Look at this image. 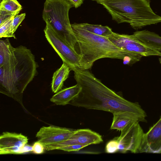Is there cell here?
I'll use <instances>...</instances> for the list:
<instances>
[{
  "instance_id": "1",
  "label": "cell",
  "mask_w": 161,
  "mask_h": 161,
  "mask_svg": "<svg viewBox=\"0 0 161 161\" xmlns=\"http://www.w3.org/2000/svg\"><path fill=\"white\" fill-rule=\"evenodd\" d=\"M74 71V78L82 89L69 104L113 114L124 113L139 122H147V114L138 103L130 101L118 94L103 84L88 69L78 68Z\"/></svg>"
},
{
  "instance_id": "2",
  "label": "cell",
  "mask_w": 161,
  "mask_h": 161,
  "mask_svg": "<svg viewBox=\"0 0 161 161\" xmlns=\"http://www.w3.org/2000/svg\"><path fill=\"white\" fill-rule=\"evenodd\" d=\"M71 26L79 48L80 68L90 69L96 60L104 58L122 60L124 64L128 65L138 62L142 58L140 55L121 49L108 37L87 31L79 24L74 23Z\"/></svg>"
},
{
  "instance_id": "3",
  "label": "cell",
  "mask_w": 161,
  "mask_h": 161,
  "mask_svg": "<svg viewBox=\"0 0 161 161\" xmlns=\"http://www.w3.org/2000/svg\"><path fill=\"white\" fill-rule=\"evenodd\" d=\"M151 0H105L102 5L118 23H129L135 29L161 22L152 9Z\"/></svg>"
},
{
  "instance_id": "4",
  "label": "cell",
  "mask_w": 161,
  "mask_h": 161,
  "mask_svg": "<svg viewBox=\"0 0 161 161\" xmlns=\"http://www.w3.org/2000/svg\"><path fill=\"white\" fill-rule=\"evenodd\" d=\"M73 6L68 0H46L42 17L53 29L76 50L77 42L69 19V11Z\"/></svg>"
},
{
  "instance_id": "5",
  "label": "cell",
  "mask_w": 161,
  "mask_h": 161,
  "mask_svg": "<svg viewBox=\"0 0 161 161\" xmlns=\"http://www.w3.org/2000/svg\"><path fill=\"white\" fill-rule=\"evenodd\" d=\"M17 63L15 68L14 81L20 96L37 74L38 65L30 49L20 45L14 48Z\"/></svg>"
},
{
  "instance_id": "6",
  "label": "cell",
  "mask_w": 161,
  "mask_h": 161,
  "mask_svg": "<svg viewBox=\"0 0 161 161\" xmlns=\"http://www.w3.org/2000/svg\"><path fill=\"white\" fill-rule=\"evenodd\" d=\"M45 37L54 49L64 62L74 71L80 68V56L53 29L48 23H46L44 30Z\"/></svg>"
},
{
  "instance_id": "7",
  "label": "cell",
  "mask_w": 161,
  "mask_h": 161,
  "mask_svg": "<svg viewBox=\"0 0 161 161\" xmlns=\"http://www.w3.org/2000/svg\"><path fill=\"white\" fill-rule=\"evenodd\" d=\"M139 123L135 121L130 123L121 131L120 136L115 138L118 143V152L141 153L145 133Z\"/></svg>"
},
{
  "instance_id": "8",
  "label": "cell",
  "mask_w": 161,
  "mask_h": 161,
  "mask_svg": "<svg viewBox=\"0 0 161 161\" xmlns=\"http://www.w3.org/2000/svg\"><path fill=\"white\" fill-rule=\"evenodd\" d=\"M108 38L116 46L127 52L142 57L161 56V52L145 45L133 34H119L113 32Z\"/></svg>"
},
{
  "instance_id": "9",
  "label": "cell",
  "mask_w": 161,
  "mask_h": 161,
  "mask_svg": "<svg viewBox=\"0 0 161 161\" xmlns=\"http://www.w3.org/2000/svg\"><path fill=\"white\" fill-rule=\"evenodd\" d=\"M103 141L102 136L89 129L75 130L74 133L67 140L55 144L47 146L45 149L48 151L55 150L62 146L76 144H91L100 143Z\"/></svg>"
},
{
  "instance_id": "10",
  "label": "cell",
  "mask_w": 161,
  "mask_h": 161,
  "mask_svg": "<svg viewBox=\"0 0 161 161\" xmlns=\"http://www.w3.org/2000/svg\"><path fill=\"white\" fill-rule=\"evenodd\" d=\"M75 130L50 125L41 128L36 135L38 141L46 147L64 142L70 137Z\"/></svg>"
},
{
  "instance_id": "11",
  "label": "cell",
  "mask_w": 161,
  "mask_h": 161,
  "mask_svg": "<svg viewBox=\"0 0 161 161\" xmlns=\"http://www.w3.org/2000/svg\"><path fill=\"white\" fill-rule=\"evenodd\" d=\"M28 140L27 136L21 134L3 132L0 137V154H21Z\"/></svg>"
},
{
  "instance_id": "12",
  "label": "cell",
  "mask_w": 161,
  "mask_h": 161,
  "mask_svg": "<svg viewBox=\"0 0 161 161\" xmlns=\"http://www.w3.org/2000/svg\"><path fill=\"white\" fill-rule=\"evenodd\" d=\"M161 153V116L145 133L141 153Z\"/></svg>"
},
{
  "instance_id": "13",
  "label": "cell",
  "mask_w": 161,
  "mask_h": 161,
  "mask_svg": "<svg viewBox=\"0 0 161 161\" xmlns=\"http://www.w3.org/2000/svg\"><path fill=\"white\" fill-rule=\"evenodd\" d=\"M14 47L8 38L0 40V67L13 75L14 77L15 68L17 61Z\"/></svg>"
},
{
  "instance_id": "14",
  "label": "cell",
  "mask_w": 161,
  "mask_h": 161,
  "mask_svg": "<svg viewBox=\"0 0 161 161\" xmlns=\"http://www.w3.org/2000/svg\"><path fill=\"white\" fill-rule=\"evenodd\" d=\"M81 87L78 84L61 90L54 95L50 99L51 102L57 105H65L76 97L80 93Z\"/></svg>"
},
{
  "instance_id": "15",
  "label": "cell",
  "mask_w": 161,
  "mask_h": 161,
  "mask_svg": "<svg viewBox=\"0 0 161 161\" xmlns=\"http://www.w3.org/2000/svg\"><path fill=\"white\" fill-rule=\"evenodd\" d=\"M133 34L145 45L161 51V36L158 34L146 30L136 31Z\"/></svg>"
},
{
  "instance_id": "16",
  "label": "cell",
  "mask_w": 161,
  "mask_h": 161,
  "mask_svg": "<svg viewBox=\"0 0 161 161\" xmlns=\"http://www.w3.org/2000/svg\"><path fill=\"white\" fill-rule=\"evenodd\" d=\"M70 70L69 66L63 62L61 67L54 72L51 83V89L53 92L56 93L61 90Z\"/></svg>"
},
{
  "instance_id": "17",
  "label": "cell",
  "mask_w": 161,
  "mask_h": 161,
  "mask_svg": "<svg viewBox=\"0 0 161 161\" xmlns=\"http://www.w3.org/2000/svg\"><path fill=\"white\" fill-rule=\"evenodd\" d=\"M113 115L111 129L121 131L130 123L135 121H138L134 117L124 113H117L113 114Z\"/></svg>"
},
{
  "instance_id": "18",
  "label": "cell",
  "mask_w": 161,
  "mask_h": 161,
  "mask_svg": "<svg viewBox=\"0 0 161 161\" xmlns=\"http://www.w3.org/2000/svg\"><path fill=\"white\" fill-rule=\"evenodd\" d=\"M82 28L95 34L108 37L113 32L111 28L107 26L93 25L87 23L79 24Z\"/></svg>"
},
{
  "instance_id": "19",
  "label": "cell",
  "mask_w": 161,
  "mask_h": 161,
  "mask_svg": "<svg viewBox=\"0 0 161 161\" xmlns=\"http://www.w3.org/2000/svg\"><path fill=\"white\" fill-rule=\"evenodd\" d=\"M22 8L21 5L17 0H1L0 9L19 13Z\"/></svg>"
},
{
  "instance_id": "20",
  "label": "cell",
  "mask_w": 161,
  "mask_h": 161,
  "mask_svg": "<svg viewBox=\"0 0 161 161\" xmlns=\"http://www.w3.org/2000/svg\"><path fill=\"white\" fill-rule=\"evenodd\" d=\"M14 17H12L0 25V38L11 37L10 28Z\"/></svg>"
},
{
  "instance_id": "21",
  "label": "cell",
  "mask_w": 161,
  "mask_h": 161,
  "mask_svg": "<svg viewBox=\"0 0 161 161\" xmlns=\"http://www.w3.org/2000/svg\"><path fill=\"white\" fill-rule=\"evenodd\" d=\"M26 14L22 13L20 14H17L15 16L12 22L10 28V33L14 39H16L14 33L19 25L25 18Z\"/></svg>"
},
{
  "instance_id": "22",
  "label": "cell",
  "mask_w": 161,
  "mask_h": 161,
  "mask_svg": "<svg viewBox=\"0 0 161 161\" xmlns=\"http://www.w3.org/2000/svg\"><path fill=\"white\" fill-rule=\"evenodd\" d=\"M87 146H88V145L85 144L72 145L58 147L56 148V149L68 152L78 151Z\"/></svg>"
},
{
  "instance_id": "23",
  "label": "cell",
  "mask_w": 161,
  "mask_h": 161,
  "mask_svg": "<svg viewBox=\"0 0 161 161\" xmlns=\"http://www.w3.org/2000/svg\"><path fill=\"white\" fill-rule=\"evenodd\" d=\"M106 152L108 153H114L118 152V143L115 138L109 141L105 147Z\"/></svg>"
},
{
  "instance_id": "24",
  "label": "cell",
  "mask_w": 161,
  "mask_h": 161,
  "mask_svg": "<svg viewBox=\"0 0 161 161\" xmlns=\"http://www.w3.org/2000/svg\"><path fill=\"white\" fill-rule=\"evenodd\" d=\"M19 13L0 9V25L12 17H15Z\"/></svg>"
},
{
  "instance_id": "25",
  "label": "cell",
  "mask_w": 161,
  "mask_h": 161,
  "mask_svg": "<svg viewBox=\"0 0 161 161\" xmlns=\"http://www.w3.org/2000/svg\"><path fill=\"white\" fill-rule=\"evenodd\" d=\"M45 149L44 145L39 141L36 142L32 146V151L34 153L40 154L43 153Z\"/></svg>"
},
{
  "instance_id": "26",
  "label": "cell",
  "mask_w": 161,
  "mask_h": 161,
  "mask_svg": "<svg viewBox=\"0 0 161 161\" xmlns=\"http://www.w3.org/2000/svg\"><path fill=\"white\" fill-rule=\"evenodd\" d=\"M75 8L80 7L83 3L84 0H68Z\"/></svg>"
},
{
  "instance_id": "27",
  "label": "cell",
  "mask_w": 161,
  "mask_h": 161,
  "mask_svg": "<svg viewBox=\"0 0 161 161\" xmlns=\"http://www.w3.org/2000/svg\"><path fill=\"white\" fill-rule=\"evenodd\" d=\"M32 151V146L26 144L23 147L21 150V154Z\"/></svg>"
},
{
  "instance_id": "28",
  "label": "cell",
  "mask_w": 161,
  "mask_h": 161,
  "mask_svg": "<svg viewBox=\"0 0 161 161\" xmlns=\"http://www.w3.org/2000/svg\"><path fill=\"white\" fill-rule=\"evenodd\" d=\"M92 0L96 1L97 3H98L100 2L103 1L105 0Z\"/></svg>"
},
{
  "instance_id": "29",
  "label": "cell",
  "mask_w": 161,
  "mask_h": 161,
  "mask_svg": "<svg viewBox=\"0 0 161 161\" xmlns=\"http://www.w3.org/2000/svg\"><path fill=\"white\" fill-rule=\"evenodd\" d=\"M159 60L160 63L161 64V57L160 58H159Z\"/></svg>"
},
{
  "instance_id": "30",
  "label": "cell",
  "mask_w": 161,
  "mask_h": 161,
  "mask_svg": "<svg viewBox=\"0 0 161 161\" xmlns=\"http://www.w3.org/2000/svg\"></svg>"
}]
</instances>
